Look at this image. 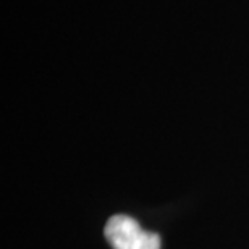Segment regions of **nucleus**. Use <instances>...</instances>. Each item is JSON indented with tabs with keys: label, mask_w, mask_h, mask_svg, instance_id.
Returning <instances> with one entry per match:
<instances>
[{
	"label": "nucleus",
	"mask_w": 249,
	"mask_h": 249,
	"mask_svg": "<svg viewBox=\"0 0 249 249\" xmlns=\"http://www.w3.org/2000/svg\"><path fill=\"white\" fill-rule=\"evenodd\" d=\"M104 235L113 249H160V238L157 233L142 230L141 225L128 215L108 218Z\"/></svg>",
	"instance_id": "1"
}]
</instances>
